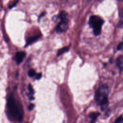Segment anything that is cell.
Masks as SVG:
<instances>
[{"label":"cell","instance_id":"cell-22","mask_svg":"<svg viewBox=\"0 0 123 123\" xmlns=\"http://www.w3.org/2000/svg\"></svg>","mask_w":123,"mask_h":123},{"label":"cell","instance_id":"cell-19","mask_svg":"<svg viewBox=\"0 0 123 123\" xmlns=\"http://www.w3.org/2000/svg\"><path fill=\"white\" fill-rule=\"evenodd\" d=\"M34 99V98L32 97V96H31L30 98V100H33V99Z\"/></svg>","mask_w":123,"mask_h":123},{"label":"cell","instance_id":"cell-9","mask_svg":"<svg viewBox=\"0 0 123 123\" xmlns=\"http://www.w3.org/2000/svg\"><path fill=\"white\" fill-rule=\"evenodd\" d=\"M69 49H70V46H66V47H63V48L59 49L58 50V52H57V57H59V56L61 55L63 53H65V52L68 51L69 50Z\"/></svg>","mask_w":123,"mask_h":123},{"label":"cell","instance_id":"cell-10","mask_svg":"<svg viewBox=\"0 0 123 123\" xmlns=\"http://www.w3.org/2000/svg\"><path fill=\"white\" fill-rule=\"evenodd\" d=\"M99 115V113L93 112H91L89 114V117L91 119V120L92 121H95Z\"/></svg>","mask_w":123,"mask_h":123},{"label":"cell","instance_id":"cell-13","mask_svg":"<svg viewBox=\"0 0 123 123\" xmlns=\"http://www.w3.org/2000/svg\"><path fill=\"white\" fill-rule=\"evenodd\" d=\"M117 49L119 50H123V42H121L118 44L117 46Z\"/></svg>","mask_w":123,"mask_h":123},{"label":"cell","instance_id":"cell-2","mask_svg":"<svg viewBox=\"0 0 123 123\" xmlns=\"http://www.w3.org/2000/svg\"><path fill=\"white\" fill-rule=\"evenodd\" d=\"M109 88L107 85H102L96 91L95 100L97 103L100 106L102 110L108 105Z\"/></svg>","mask_w":123,"mask_h":123},{"label":"cell","instance_id":"cell-16","mask_svg":"<svg viewBox=\"0 0 123 123\" xmlns=\"http://www.w3.org/2000/svg\"><path fill=\"white\" fill-rule=\"evenodd\" d=\"M35 105L33 104H30L29 106H28V110L29 111H31L33 109Z\"/></svg>","mask_w":123,"mask_h":123},{"label":"cell","instance_id":"cell-4","mask_svg":"<svg viewBox=\"0 0 123 123\" xmlns=\"http://www.w3.org/2000/svg\"><path fill=\"white\" fill-rule=\"evenodd\" d=\"M56 18L60 20V22L57 25L55 30L58 33H61L66 31L69 23L68 13L65 11H62L58 16H55Z\"/></svg>","mask_w":123,"mask_h":123},{"label":"cell","instance_id":"cell-1","mask_svg":"<svg viewBox=\"0 0 123 123\" xmlns=\"http://www.w3.org/2000/svg\"><path fill=\"white\" fill-rule=\"evenodd\" d=\"M7 107L12 117L18 122H21L24 115L23 108L12 95H11L8 99Z\"/></svg>","mask_w":123,"mask_h":123},{"label":"cell","instance_id":"cell-5","mask_svg":"<svg viewBox=\"0 0 123 123\" xmlns=\"http://www.w3.org/2000/svg\"><path fill=\"white\" fill-rule=\"evenodd\" d=\"M25 55L26 53L25 51H18L15 53L13 57V59L17 64H19L23 62L24 59L25 57Z\"/></svg>","mask_w":123,"mask_h":123},{"label":"cell","instance_id":"cell-17","mask_svg":"<svg viewBox=\"0 0 123 123\" xmlns=\"http://www.w3.org/2000/svg\"><path fill=\"white\" fill-rule=\"evenodd\" d=\"M17 3H18V1H16L15 3H13L12 5H10V6H9V9H12V8L13 7H15V6L16 5V4H17Z\"/></svg>","mask_w":123,"mask_h":123},{"label":"cell","instance_id":"cell-21","mask_svg":"<svg viewBox=\"0 0 123 123\" xmlns=\"http://www.w3.org/2000/svg\"><path fill=\"white\" fill-rule=\"evenodd\" d=\"M88 1H91V0H87Z\"/></svg>","mask_w":123,"mask_h":123},{"label":"cell","instance_id":"cell-7","mask_svg":"<svg viewBox=\"0 0 123 123\" xmlns=\"http://www.w3.org/2000/svg\"><path fill=\"white\" fill-rule=\"evenodd\" d=\"M40 37V35H37L33 37H28L26 40V44L25 46V47H26L32 44V43L35 42L36 41H37L39 37Z\"/></svg>","mask_w":123,"mask_h":123},{"label":"cell","instance_id":"cell-15","mask_svg":"<svg viewBox=\"0 0 123 123\" xmlns=\"http://www.w3.org/2000/svg\"><path fill=\"white\" fill-rule=\"evenodd\" d=\"M42 77V73H38L37 74V76H36V79L37 80H39Z\"/></svg>","mask_w":123,"mask_h":123},{"label":"cell","instance_id":"cell-6","mask_svg":"<svg viewBox=\"0 0 123 123\" xmlns=\"http://www.w3.org/2000/svg\"><path fill=\"white\" fill-rule=\"evenodd\" d=\"M116 65L119 68L120 72L123 71V55H120L118 57L116 61Z\"/></svg>","mask_w":123,"mask_h":123},{"label":"cell","instance_id":"cell-3","mask_svg":"<svg viewBox=\"0 0 123 123\" xmlns=\"http://www.w3.org/2000/svg\"><path fill=\"white\" fill-rule=\"evenodd\" d=\"M103 23V20L98 16L92 15L89 17V25L93 29V33L96 36L100 34Z\"/></svg>","mask_w":123,"mask_h":123},{"label":"cell","instance_id":"cell-12","mask_svg":"<svg viewBox=\"0 0 123 123\" xmlns=\"http://www.w3.org/2000/svg\"><path fill=\"white\" fill-rule=\"evenodd\" d=\"M123 122V118L122 116H121L116 119V120H115L114 123H122Z\"/></svg>","mask_w":123,"mask_h":123},{"label":"cell","instance_id":"cell-18","mask_svg":"<svg viewBox=\"0 0 123 123\" xmlns=\"http://www.w3.org/2000/svg\"><path fill=\"white\" fill-rule=\"evenodd\" d=\"M45 14H46V12H43L41 13V14H40V15L39 16V17H38V21H39V19H40L42 17H43V16H44Z\"/></svg>","mask_w":123,"mask_h":123},{"label":"cell","instance_id":"cell-14","mask_svg":"<svg viewBox=\"0 0 123 123\" xmlns=\"http://www.w3.org/2000/svg\"><path fill=\"white\" fill-rule=\"evenodd\" d=\"M28 90H29L30 94L31 95H33L34 94V90H33V87H32V86L31 85V84H29L28 85Z\"/></svg>","mask_w":123,"mask_h":123},{"label":"cell","instance_id":"cell-20","mask_svg":"<svg viewBox=\"0 0 123 123\" xmlns=\"http://www.w3.org/2000/svg\"><path fill=\"white\" fill-rule=\"evenodd\" d=\"M118 1H123V0H117Z\"/></svg>","mask_w":123,"mask_h":123},{"label":"cell","instance_id":"cell-8","mask_svg":"<svg viewBox=\"0 0 123 123\" xmlns=\"http://www.w3.org/2000/svg\"><path fill=\"white\" fill-rule=\"evenodd\" d=\"M120 19L117 24V27L123 28V8L121 10L119 14Z\"/></svg>","mask_w":123,"mask_h":123},{"label":"cell","instance_id":"cell-11","mask_svg":"<svg viewBox=\"0 0 123 123\" xmlns=\"http://www.w3.org/2000/svg\"><path fill=\"white\" fill-rule=\"evenodd\" d=\"M36 74V73L35 70L34 69H30V70L28 71V76H29V77H33V76H34Z\"/></svg>","mask_w":123,"mask_h":123}]
</instances>
